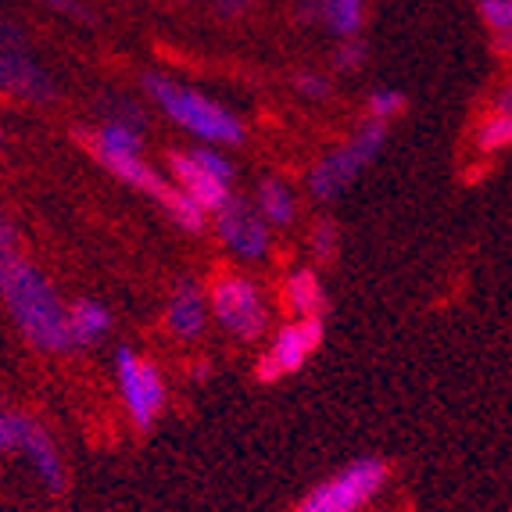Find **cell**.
<instances>
[{"label": "cell", "instance_id": "obj_1", "mask_svg": "<svg viewBox=\"0 0 512 512\" xmlns=\"http://www.w3.org/2000/svg\"><path fill=\"white\" fill-rule=\"evenodd\" d=\"M0 298L15 319L18 333L43 355L72 348L69 305L58 298L54 283L29 262L18 244H0Z\"/></svg>", "mask_w": 512, "mask_h": 512}, {"label": "cell", "instance_id": "obj_2", "mask_svg": "<svg viewBox=\"0 0 512 512\" xmlns=\"http://www.w3.org/2000/svg\"><path fill=\"white\" fill-rule=\"evenodd\" d=\"M144 90L158 104V111H162L165 119L176 122L180 129H187L190 137L215 147H237L244 140V122L226 104L212 101V97L194 90V86L151 72V76H144Z\"/></svg>", "mask_w": 512, "mask_h": 512}, {"label": "cell", "instance_id": "obj_3", "mask_svg": "<svg viewBox=\"0 0 512 512\" xmlns=\"http://www.w3.org/2000/svg\"><path fill=\"white\" fill-rule=\"evenodd\" d=\"M384 144H387V122L369 119L366 126H359L355 137H348L344 144L326 151L323 158L312 165V172H308V190H312V197L323 201V205L326 201H337L351 183L359 180L362 169H369V165L380 158Z\"/></svg>", "mask_w": 512, "mask_h": 512}, {"label": "cell", "instance_id": "obj_4", "mask_svg": "<svg viewBox=\"0 0 512 512\" xmlns=\"http://www.w3.org/2000/svg\"><path fill=\"white\" fill-rule=\"evenodd\" d=\"M391 480V466L376 455H362L341 473L326 477L301 498L298 512H362L369 502L380 498V491Z\"/></svg>", "mask_w": 512, "mask_h": 512}, {"label": "cell", "instance_id": "obj_5", "mask_svg": "<svg viewBox=\"0 0 512 512\" xmlns=\"http://www.w3.org/2000/svg\"><path fill=\"white\" fill-rule=\"evenodd\" d=\"M169 180L194 197L208 215L219 212L233 197V162L219 147H190V151H169Z\"/></svg>", "mask_w": 512, "mask_h": 512}, {"label": "cell", "instance_id": "obj_6", "mask_svg": "<svg viewBox=\"0 0 512 512\" xmlns=\"http://www.w3.org/2000/svg\"><path fill=\"white\" fill-rule=\"evenodd\" d=\"M212 319L237 341H258L269 330V305H265L258 283L240 273H226L208 291Z\"/></svg>", "mask_w": 512, "mask_h": 512}, {"label": "cell", "instance_id": "obj_7", "mask_svg": "<svg viewBox=\"0 0 512 512\" xmlns=\"http://www.w3.org/2000/svg\"><path fill=\"white\" fill-rule=\"evenodd\" d=\"M115 380H119L122 402H126L133 427L151 430L165 412L162 373L154 369V362H147L133 348H119L115 351Z\"/></svg>", "mask_w": 512, "mask_h": 512}, {"label": "cell", "instance_id": "obj_8", "mask_svg": "<svg viewBox=\"0 0 512 512\" xmlns=\"http://www.w3.org/2000/svg\"><path fill=\"white\" fill-rule=\"evenodd\" d=\"M323 330H326L323 319H294V323L280 326L273 344H269V351L255 362V380L273 384L280 376L298 373V369L319 351Z\"/></svg>", "mask_w": 512, "mask_h": 512}, {"label": "cell", "instance_id": "obj_9", "mask_svg": "<svg viewBox=\"0 0 512 512\" xmlns=\"http://www.w3.org/2000/svg\"><path fill=\"white\" fill-rule=\"evenodd\" d=\"M212 222H215L219 240L237 258H244V262H262V258L269 255L273 233H269V222L262 219L258 205L240 201V197H230V201L212 215Z\"/></svg>", "mask_w": 512, "mask_h": 512}, {"label": "cell", "instance_id": "obj_10", "mask_svg": "<svg viewBox=\"0 0 512 512\" xmlns=\"http://www.w3.org/2000/svg\"><path fill=\"white\" fill-rule=\"evenodd\" d=\"M0 90L22 101H54V79L29 58L22 47L18 51H0Z\"/></svg>", "mask_w": 512, "mask_h": 512}, {"label": "cell", "instance_id": "obj_11", "mask_svg": "<svg viewBox=\"0 0 512 512\" xmlns=\"http://www.w3.org/2000/svg\"><path fill=\"white\" fill-rule=\"evenodd\" d=\"M208 316H212V308H208L205 291L190 280H180L172 287L169 294V305H165V326L176 341H197L208 326Z\"/></svg>", "mask_w": 512, "mask_h": 512}, {"label": "cell", "instance_id": "obj_12", "mask_svg": "<svg viewBox=\"0 0 512 512\" xmlns=\"http://www.w3.org/2000/svg\"><path fill=\"white\" fill-rule=\"evenodd\" d=\"M22 455H26V462L33 466L36 477L43 480V487H47L51 495H58L61 487H65V462H61V452H58V444H54V437L47 434L36 419L26 434V444H22Z\"/></svg>", "mask_w": 512, "mask_h": 512}, {"label": "cell", "instance_id": "obj_13", "mask_svg": "<svg viewBox=\"0 0 512 512\" xmlns=\"http://www.w3.org/2000/svg\"><path fill=\"white\" fill-rule=\"evenodd\" d=\"M283 301L294 312V319H323L330 308V298H326V287L316 269H294L283 283Z\"/></svg>", "mask_w": 512, "mask_h": 512}, {"label": "cell", "instance_id": "obj_14", "mask_svg": "<svg viewBox=\"0 0 512 512\" xmlns=\"http://www.w3.org/2000/svg\"><path fill=\"white\" fill-rule=\"evenodd\" d=\"M255 205L269 226H291L298 219V197H294L291 183H283L280 176H265L255 190Z\"/></svg>", "mask_w": 512, "mask_h": 512}, {"label": "cell", "instance_id": "obj_15", "mask_svg": "<svg viewBox=\"0 0 512 512\" xmlns=\"http://www.w3.org/2000/svg\"><path fill=\"white\" fill-rule=\"evenodd\" d=\"M111 330V312L101 305V301H76L69 305V337L72 348H90V344L104 341Z\"/></svg>", "mask_w": 512, "mask_h": 512}, {"label": "cell", "instance_id": "obj_16", "mask_svg": "<svg viewBox=\"0 0 512 512\" xmlns=\"http://www.w3.org/2000/svg\"><path fill=\"white\" fill-rule=\"evenodd\" d=\"M319 4V22L330 36L348 40L359 36L362 22H366V0H316Z\"/></svg>", "mask_w": 512, "mask_h": 512}, {"label": "cell", "instance_id": "obj_17", "mask_svg": "<svg viewBox=\"0 0 512 512\" xmlns=\"http://www.w3.org/2000/svg\"><path fill=\"white\" fill-rule=\"evenodd\" d=\"M473 151L480 158H495V154L512 151V115L502 111H487L473 129Z\"/></svg>", "mask_w": 512, "mask_h": 512}, {"label": "cell", "instance_id": "obj_18", "mask_svg": "<svg viewBox=\"0 0 512 512\" xmlns=\"http://www.w3.org/2000/svg\"><path fill=\"white\" fill-rule=\"evenodd\" d=\"M29 427H33V419L22 416V412H0V455L22 452Z\"/></svg>", "mask_w": 512, "mask_h": 512}, {"label": "cell", "instance_id": "obj_19", "mask_svg": "<svg viewBox=\"0 0 512 512\" xmlns=\"http://www.w3.org/2000/svg\"><path fill=\"white\" fill-rule=\"evenodd\" d=\"M366 111L373 115L376 122L398 119V115L405 111V94H402V90H391V86H380V90H373V94H369Z\"/></svg>", "mask_w": 512, "mask_h": 512}, {"label": "cell", "instance_id": "obj_20", "mask_svg": "<svg viewBox=\"0 0 512 512\" xmlns=\"http://www.w3.org/2000/svg\"><path fill=\"white\" fill-rule=\"evenodd\" d=\"M308 244H312V255H316L319 262H333V258L341 255V230H337V222L319 219Z\"/></svg>", "mask_w": 512, "mask_h": 512}, {"label": "cell", "instance_id": "obj_21", "mask_svg": "<svg viewBox=\"0 0 512 512\" xmlns=\"http://www.w3.org/2000/svg\"><path fill=\"white\" fill-rule=\"evenodd\" d=\"M480 22L491 33H509L512 29V0H480Z\"/></svg>", "mask_w": 512, "mask_h": 512}, {"label": "cell", "instance_id": "obj_22", "mask_svg": "<svg viewBox=\"0 0 512 512\" xmlns=\"http://www.w3.org/2000/svg\"><path fill=\"white\" fill-rule=\"evenodd\" d=\"M366 61V43L359 40V36H348V40H341V47L333 51V69L337 72H355Z\"/></svg>", "mask_w": 512, "mask_h": 512}, {"label": "cell", "instance_id": "obj_23", "mask_svg": "<svg viewBox=\"0 0 512 512\" xmlns=\"http://www.w3.org/2000/svg\"><path fill=\"white\" fill-rule=\"evenodd\" d=\"M294 90H298L301 97H308V101H326L333 86L323 72H298V76H294Z\"/></svg>", "mask_w": 512, "mask_h": 512}, {"label": "cell", "instance_id": "obj_24", "mask_svg": "<svg viewBox=\"0 0 512 512\" xmlns=\"http://www.w3.org/2000/svg\"><path fill=\"white\" fill-rule=\"evenodd\" d=\"M215 8H219L222 18H244L255 8V0H215Z\"/></svg>", "mask_w": 512, "mask_h": 512}, {"label": "cell", "instance_id": "obj_25", "mask_svg": "<svg viewBox=\"0 0 512 512\" xmlns=\"http://www.w3.org/2000/svg\"><path fill=\"white\" fill-rule=\"evenodd\" d=\"M491 111H502V115H512V79H505L502 86L491 97Z\"/></svg>", "mask_w": 512, "mask_h": 512}, {"label": "cell", "instance_id": "obj_26", "mask_svg": "<svg viewBox=\"0 0 512 512\" xmlns=\"http://www.w3.org/2000/svg\"><path fill=\"white\" fill-rule=\"evenodd\" d=\"M495 54H502V58H512V29H509V33H498L495 36Z\"/></svg>", "mask_w": 512, "mask_h": 512}, {"label": "cell", "instance_id": "obj_27", "mask_svg": "<svg viewBox=\"0 0 512 512\" xmlns=\"http://www.w3.org/2000/svg\"><path fill=\"white\" fill-rule=\"evenodd\" d=\"M47 4L58 11H69V15H83V4H79V0H47Z\"/></svg>", "mask_w": 512, "mask_h": 512}, {"label": "cell", "instance_id": "obj_28", "mask_svg": "<svg viewBox=\"0 0 512 512\" xmlns=\"http://www.w3.org/2000/svg\"><path fill=\"white\" fill-rule=\"evenodd\" d=\"M190 373H194V380H205V373H208V366H194V369H190Z\"/></svg>", "mask_w": 512, "mask_h": 512}, {"label": "cell", "instance_id": "obj_29", "mask_svg": "<svg viewBox=\"0 0 512 512\" xmlns=\"http://www.w3.org/2000/svg\"><path fill=\"white\" fill-rule=\"evenodd\" d=\"M0 144H4V133H0Z\"/></svg>", "mask_w": 512, "mask_h": 512}]
</instances>
